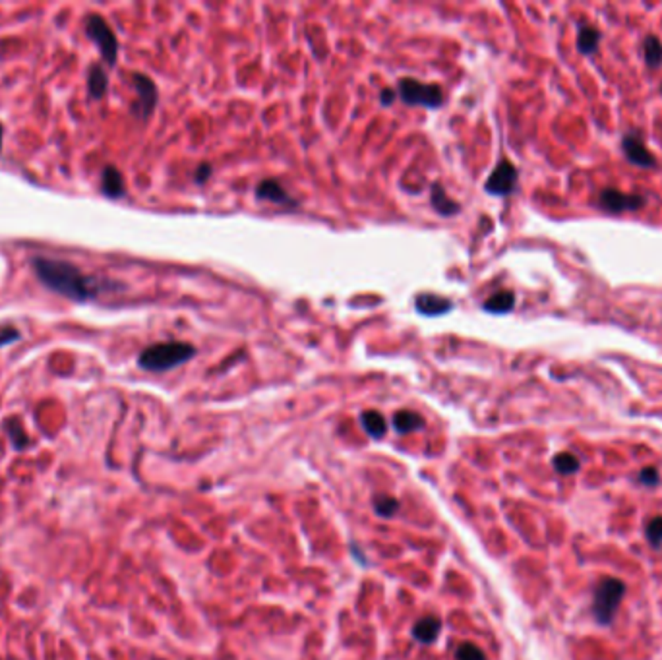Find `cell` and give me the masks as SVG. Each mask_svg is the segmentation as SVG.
Wrapping results in <instances>:
<instances>
[{
	"mask_svg": "<svg viewBox=\"0 0 662 660\" xmlns=\"http://www.w3.org/2000/svg\"><path fill=\"white\" fill-rule=\"evenodd\" d=\"M417 310L424 316H442L448 314L449 310L453 308V302L446 298V296L434 295V293H422L417 296Z\"/></svg>",
	"mask_w": 662,
	"mask_h": 660,
	"instance_id": "11",
	"label": "cell"
},
{
	"mask_svg": "<svg viewBox=\"0 0 662 660\" xmlns=\"http://www.w3.org/2000/svg\"><path fill=\"white\" fill-rule=\"evenodd\" d=\"M393 99H395V91H393V89L386 88L384 91H381V95H380L381 105H386V107H388V105L393 103Z\"/></svg>",
	"mask_w": 662,
	"mask_h": 660,
	"instance_id": "28",
	"label": "cell"
},
{
	"mask_svg": "<svg viewBox=\"0 0 662 660\" xmlns=\"http://www.w3.org/2000/svg\"><path fill=\"white\" fill-rule=\"evenodd\" d=\"M622 149L625 153V157L630 163H633L635 167L641 168H652L656 167V159L652 155L649 148L643 144V139L637 134H625L622 138Z\"/></svg>",
	"mask_w": 662,
	"mask_h": 660,
	"instance_id": "8",
	"label": "cell"
},
{
	"mask_svg": "<svg viewBox=\"0 0 662 660\" xmlns=\"http://www.w3.org/2000/svg\"><path fill=\"white\" fill-rule=\"evenodd\" d=\"M637 481H639L643 486L654 488V486H659V483H661V474H659V471H656L654 467H645V469H641Z\"/></svg>",
	"mask_w": 662,
	"mask_h": 660,
	"instance_id": "25",
	"label": "cell"
},
{
	"mask_svg": "<svg viewBox=\"0 0 662 660\" xmlns=\"http://www.w3.org/2000/svg\"><path fill=\"white\" fill-rule=\"evenodd\" d=\"M107 74H105V70L101 68V66H91L89 70V78H88V91L89 95L93 99H101L105 95V91H107Z\"/></svg>",
	"mask_w": 662,
	"mask_h": 660,
	"instance_id": "19",
	"label": "cell"
},
{
	"mask_svg": "<svg viewBox=\"0 0 662 660\" xmlns=\"http://www.w3.org/2000/svg\"><path fill=\"white\" fill-rule=\"evenodd\" d=\"M134 86H136L138 93V103L134 105V110L142 119H147L157 105L155 84L144 74H134Z\"/></svg>",
	"mask_w": 662,
	"mask_h": 660,
	"instance_id": "9",
	"label": "cell"
},
{
	"mask_svg": "<svg viewBox=\"0 0 662 660\" xmlns=\"http://www.w3.org/2000/svg\"><path fill=\"white\" fill-rule=\"evenodd\" d=\"M430 202H432V206H434V209L438 211L439 215H444V217L455 215V213H459V209H461V207H459V204H455V200H451V197L446 194L444 186H442V184H438V182H436V184L432 186Z\"/></svg>",
	"mask_w": 662,
	"mask_h": 660,
	"instance_id": "14",
	"label": "cell"
},
{
	"mask_svg": "<svg viewBox=\"0 0 662 660\" xmlns=\"http://www.w3.org/2000/svg\"><path fill=\"white\" fill-rule=\"evenodd\" d=\"M439 631H442V620L438 616H424L413 625V637L424 645H430L438 639Z\"/></svg>",
	"mask_w": 662,
	"mask_h": 660,
	"instance_id": "12",
	"label": "cell"
},
{
	"mask_svg": "<svg viewBox=\"0 0 662 660\" xmlns=\"http://www.w3.org/2000/svg\"><path fill=\"white\" fill-rule=\"evenodd\" d=\"M393 428L397 434H413L424 428V418L415 411H397L393 414Z\"/></svg>",
	"mask_w": 662,
	"mask_h": 660,
	"instance_id": "13",
	"label": "cell"
},
{
	"mask_svg": "<svg viewBox=\"0 0 662 660\" xmlns=\"http://www.w3.org/2000/svg\"><path fill=\"white\" fill-rule=\"evenodd\" d=\"M455 660H486V654L475 643H461L455 649Z\"/></svg>",
	"mask_w": 662,
	"mask_h": 660,
	"instance_id": "24",
	"label": "cell"
},
{
	"mask_svg": "<svg viewBox=\"0 0 662 660\" xmlns=\"http://www.w3.org/2000/svg\"><path fill=\"white\" fill-rule=\"evenodd\" d=\"M196 355V349L188 343L180 341H169V343H157L142 351L138 358L140 366L149 372H165L175 366L188 362Z\"/></svg>",
	"mask_w": 662,
	"mask_h": 660,
	"instance_id": "2",
	"label": "cell"
},
{
	"mask_svg": "<svg viewBox=\"0 0 662 660\" xmlns=\"http://www.w3.org/2000/svg\"><path fill=\"white\" fill-rule=\"evenodd\" d=\"M20 337V331L14 327H0V347L8 345L12 341H16Z\"/></svg>",
	"mask_w": 662,
	"mask_h": 660,
	"instance_id": "26",
	"label": "cell"
},
{
	"mask_svg": "<svg viewBox=\"0 0 662 660\" xmlns=\"http://www.w3.org/2000/svg\"><path fill=\"white\" fill-rule=\"evenodd\" d=\"M554 469L560 474H574L579 471V467H581V461L575 457L574 454H567V452H562V454H558L554 457Z\"/></svg>",
	"mask_w": 662,
	"mask_h": 660,
	"instance_id": "22",
	"label": "cell"
},
{
	"mask_svg": "<svg viewBox=\"0 0 662 660\" xmlns=\"http://www.w3.org/2000/svg\"><path fill=\"white\" fill-rule=\"evenodd\" d=\"M209 177H211V165H207V163H202L200 167L196 168L194 178H196V182H198V184L205 182V180H207Z\"/></svg>",
	"mask_w": 662,
	"mask_h": 660,
	"instance_id": "27",
	"label": "cell"
},
{
	"mask_svg": "<svg viewBox=\"0 0 662 660\" xmlns=\"http://www.w3.org/2000/svg\"><path fill=\"white\" fill-rule=\"evenodd\" d=\"M86 31H88L89 37L95 41V45L101 50V57L107 60L108 64H115L118 55V43L107 21L97 14H93V16H89L88 23H86Z\"/></svg>",
	"mask_w": 662,
	"mask_h": 660,
	"instance_id": "5",
	"label": "cell"
},
{
	"mask_svg": "<svg viewBox=\"0 0 662 660\" xmlns=\"http://www.w3.org/2000/svg\"><path fill=\"white\" fill-rule=\"evenodd\" d=\"M2 132H4V130H2V124H0V149H2Z\"/></svg>",
	"mask_w": 662,
	"mask_h": 660,
	"instance_id": "29",
	"label": "cell"
},
{
	"mask_svg": "<svg viewBox=\"0 0 662 660\" xmlns=\"http://www.w3.org/2000/svg\"><path fill=\"white\" fill-rule=\"evenodd\" d=\"M516 165L511 161H507V159H502L496 165V168L492 171V175L488 177L484 188H486L488 194H492V196H509L516 190Z\"/></svg>",
	"mask_w": 662,
	"mask_h": 660,
	"instance_id": "6",
	"label": "cell"
},
{
	"mask_svg": "<svg viewBox=\"0 0 662 660\" xmlns=\"http://www.w3.org/2000/svg\"><path fill=\"white\" fill-rule=\"evenodd\" d=\"M643 57H645V62H647V66H651V68H659L662 64V43L659 37H654V35H649L645 43H643Z\"/></svg>",
	"mask_w": 662,
	"mask_h": 660,
	"instance_id": "20",
	"label": "cell"
},
{
	"mask_svg": "<svg viewBox=\"0 0 662 660\" xmlns=\"http://www.w3.org/2000/svg\"><path fill=\"white\" fill-rule=\"evenodd\" d=\"M399 97L405 105H422L438 108L444 103V91L436 84H422L415 78H403L399 81Z\"/></svg>",
	"mask_w": 662,
	"mask_h": 660,
	"instance_id": "4",
	"label": "cell"
},
{
	"mask_svg": "<svg viewBox=\"0 0 662 660\" xmlns=\"http://www.w3.org/2000/svg\"><path fill=\"white\" fill-rule=\"evenodd\" d=\"M513 306H516V295L511 291H500L496 295L490 296L482 304V308L488 314H507L513 310Z\"/></svg>",
	"mask_w": 662,
	"mask_h": 660,
	"instance_id": "16",
	"label": "cell"
},
{
	"mask_svg": "<svg viewBox=\"0 0 662 660\" xmlns=\"http://www.w3.org/2000/svg\"><path fill=\"white\" fill-rule=\"evenodd\" d=\"M600 206L610 213H625V211H637L645 206V197L637 194H625L616 188H604L598 196Z\"/></svg>",
	"mask_w": 662,
	"mask_h": 660,
	"instance_id": "7",
	"label": "cell"
},
{
	"mask_svg": "<svg viewBox=\"0 0 662 660\" xmlns=\"http://www.w3.org/2000/svg\"><path fill=\"white\" fill-rule=\"evenodd\" d=\"M600 43V31H596L593 26H583L577 33V49L583 55H593L598 49Z\"/></svg>",
	"mask_w": 662,
	"mask_h": 660,
	"instance_id": "18",
	"label": "cell"
},
{
	"mask_svg": "<svg viewBox=\"0 0 662 660\" xmlns=\"http://www.w3.org/2000/svg\"><path fill=\"white\" fill-rule=\"evenodd\" d=\"M645 536L647 542L651 544L654 550H659L662 546V515L652 517L651 521L645 525Z\"/></svg>",
	"mask_w": 662,
	"mask_h": 660,
	"instance_id": "23",
	"label": "cell"
},
{
	"mask_svg": "<svg viewBox=\"0 0 662 660\" xmlns=\"http://www.w3.org/2000/svg\"><path fill=\"white\" fill-rule=\"evenodd\" d=\"M374 512L378 513L380 517H393L395 513L399 512V500L397 498H393V496H388V494H378L376 498H374Z\"/></svg>",
	"mask_w": 662,
	"mask_h": 660,
	"instance_id": "21",
	"label": "cell"
},
{
	"mask_svg": "<svg viewBox=\"0 0 662 660\" xmlns=\"http://www.w3.org/2000/svg\"><path fill=\"white\" fill-rule=\"evenodd\" d=\"M101 188H103V194H107L108 197H120L124 194L122 175L115 167H107L101 175Z\"/></svg>",
	"mask_w": 662,
	"mask_h": 660,
	"instance_id": "17",
	"label": "cell"
},
{
	"mask_svg": "<svg viewBox=\"0 0 662 660\" xmlns=\"http://www.w3.org/2000/svg\"><path fill=\"white\" fill-rule=\"evenodd\" d=\"M625 594V583L616 577H604L598 581L593 594V618L598 625H610Z\"/></svg>",
	"mask_w": 662,
	"mask_h": 660,
	"instance_id": "3",
	"label": "cell"
},
{
	"mask_svg": "<svg viewBox=\"0 0 662 660\" xmlns=\"http://www.w3.org/2000/svg\"><path fill=\"white\" fill-rule=\"evenodd\" d=\"M361 424L364 432L368 434L374 440H381L388 432V423L384 418V414L378 411H364L361 414Z\"/></svg>",
	"mask_w": 662,
	"mask_h": 660,
	"instance_id": "15",
	"label": "cell"
},
{
	"mask_svg": "<svg viewBox=\"0 0 662 660\" xmlns=\"http://www.w3.org/2000/svg\"><path fill=\"white\" fill-rule=\"evenodd\" d=\"M256 196L265 202H273V204H279V206H299V202L292 196H289V192L273 178L262 180L258 188H256Z\"/></svg>",
	"mask_w": 662,
	"mask_h": 660,
	"instance_id": "10",
	"label": "cell"
},
{
	"mask_svg": "<svg viewBox=\"0 0 662 660\" xmlns=\"http://www.w3.org/2000/svg\"><path fill=\"white\" fill-rule=\"evenodd\" d=\"M33 269L41 279L43 285H47L50 291L59 293V295L72 298V300H89L93 296H97L99 281L95 277L84 275L78 267L72 266L68 262H59V260H49V258H35L33 260Z\"/></svg>",
	"mask_w": 662,
	"mask_h": 660,
	"instance_id": "1",
	"label": "cell"
}]
</instances>
